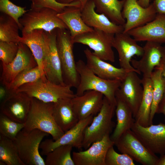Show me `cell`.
I'll list each match as a JSON object with an SVG mask.
<instances>
[{
	"label": "cell",
	"instance_id": "cell-1",
	"mask_svg": "<svg viewBox=\"0 0 165 165\" xmlns=\"http://www.w3.org/2000/svg\"><path fill=\"white\" fill-rule=\"evenodd\" d=\"M53 103H45L31 97L30 109L24 129H37L51 135L56 140L64 133L56 123L53 115Z\"/></svg>",
	"mask_w": 165,
	"mask_h": 165
},
{
	"label": "cell",
	"instance_id": "cell-2",
	"mask_svg": "<svg viewBox=\"0 0 165 165\" xmlns=\"http://www.w3.org/2000/svg\"><path fill=\"white\" fill-rule=\"evenodd\" d=\"M77 69L80 76L79 84L75 95H82L85 91L94 90L102 93L112 103L116 105V93L121 81L118 80H106L102 79L92 72L81 60L76 62Z\"/></svg>",
	"mask_w": 165,
	"mask_h": 165
},
{
	"label": "cell",
	"instance_id": "cell-3",
	"mask_svg": "<svg viewBox=\"0 0 165 165\" xmlns=\"http://www.w3.org/2000/svg\"><path fill=\"white\" fill-rule=\"evenodd\" d=\"M57 47L64 84L76 88L80 82L73 51L74 43L69 30L57 28Z\"/></svg>",
	"mask_w": 165,
	"mask_h": 165
},
{
	"label": "cell",
	"instance_id": "cell-4",
	"mask_svg": "<svg viewBox=\"0 0 165 165\" xmlns=\"http://www.w3.org/2000/svg\"><path fill=\"white\" fill-rule=\"evenodd\" d=\"M72 87L57 84L48 80L45 75L34 82L25 84L16 91L24 93L31 97L45 103H55L59 100L71 99L75 96Z\"/></svg>",
	"mask_w": 165,
	"mask_h": 165
},
{
	"label": "cell",
	"instance_id": "cell-5",
	"mask_svg": "<svg viewBox=\"0 0 165 165\" xmlns=\"http://www.w3.org/2000/svg\"><path fill=\"white\" fill-rule=\"evenodd\" d=\"M116 105L104 96L102 107L91 123L85 129L82 148H88L93 143L110 135L115 123L112 120L115 113Z\"/></svg>",
	"mask_w": 165,
	"mask_h": 165
},
{
	"label": "cell",
	"instance_id": "cell-6",
	"mask_svg": "<svg viewBox=\"0 0 165 165\" xmlns=\"http://www.w3.org/2000/svg\"><path fill=\"white\" fill-rule=\"evenodd\" d=\"M49 135L37 129L28 130L23 128L18 133L13 141L25 165H45L39 149L43 139Z\"/></svg>",
	"mask_w": 165,
	"mask_h": 165
},
{
	"label": "cell",
	"instance_id": "cell-7",
	"mask_svg": "<svg viewBox=\"0 0 165 165\" xmlns=\"http://www.w3.org/2000/svg\"><path fill=\"white\" fill-rule=\"evenodd\" d=\"M58 13L47 8L31 9L19 19L22 32H28L35 29L42 30L47 32L57 28L68 30L65 24L57 16Z\"/></svg>",
	"mask_w": 165,
	"mask_h": 165
},
{
	"label": "cell",
	"instance_id": "cell-8",
	"mask_svg": "<svg viewBox=\"0 0 165 165\" xmlns=\"http://www.w3.org/2000/svg\"><path fill=\"white\" fill-rule=\"evenodd\" d=\"M115 34L98 29L79 34L73 39V43L88 46L93 50V53L105 61H115V56L112 49Z\"/></svg>",
	"mask_w": 165,
	"mask_h": 165
},
{
	"label": "cell",
	"instance_id": "cell-9",
	"mask_svg": "<svg viewBox=\"0 0 165 165\" xmlns=\"http://www.w3.org/2000/svg\"><path fill=\"white\" fill-rule=\"evenodd\" d=\"M114 145L121 153L143 165H157L159 158L145 147L131 129L123 133Z\"/></svg>",
	"mask_w": 165,
	"mask_h": 165
},
{
	"label": "cell",
	"instance_id": "cell-10",
	"mask_svg": "<svg viewBox=\"0 0 165 165\" xmlns=\"http://www.w3.org/2000/svg\"><path fill=\"white\" fill-rule=\"evenodd\" d=\"M42 65L44 75L48 80L56 84L65 85L57 49L56 29L51 32L45 31Z\"/></svg>",
	"mask_w": 165,
	"mask_h": 165
},
{
	"label": "cell",
	"instance_id": "cell-11",
	"mask_svg": "<svg viewBox=\"0 0 165 165\" xmlns=\"http://www.w3.org/2000/svg\"><path fill=\"white\" fill-rule=\"evenodd\" d=\"M134 72H128L121 82L116 93V97L125 103L130 108L134 118L142 98L143 88L141 79Z\"/></svg>",
	"mask_w": 165,
	"mask_h": 165
},
{
	"label": "cell",
	"instance_id": "cell-12",
	"mask_svg": "<svg viewBox=\"0 0 165 165\" xmlns=\"http://www.w3.org/2000/svg\"><path fill=\"white\" fill-rule=\"evenodd\" d=\"M93 118V116H91L79 120L75 126L56 140L48 139L42 141L39 146L41 149V154L46 156L56 147L63 145H71L79 149L82 148L84 132Z\"/></svg>",
	"mask_w": 165,
	"mask_h": 165
},
{
	"label": "cell",
	"instance_id": "cell-13",
	"mask_svg": "<svg viewBox=\"0 0 165 165\" xmlns=\"http://www.w3.org/2000/svg\"><path fill=\"white\" fill-rule=\"evenodd\" d=\"M131 130L151 152L160 156L165 154V123L144 127L135 122Z\"/></svg>",
	"mask_w": 165,
	"mask_h": 165
},
{
	"label": "cell",
	"instance_id": "cell-14",
	"mask_svg": "<svg viewBox=\"0 0 165 165\" xmlns=\"http://www.w3.org/2000/svg\"><path fill=\"white\" fill-rule=\"evenodd\" d=\"M31 98L23 92H8L1 102V113L16 122L24 123L30 109Z\"/></svg>",
	"mask_w": 165,
	"mask_h": 165
},
{
	"label": "cell",
	"instance_id": "cell-15",
	"mask_svg": "<svg viewBox=\"0 0 165 165\" xmlns=\"http://www.w3.org/2000/svg\"><path fill=\"white\" fill-rule=\"evenodd\" d=\"M157 14L152 3L144 8L140 5L138 0H125L122 11L123 16L126 20L123 32L127 33L146 24L153 20Z\"/></svg>",
	"mask_w": 165,
	"mask_h": 165
},
{
	"label": "cell",
	"instance_id": "cell-16",
	"mask_svg": "<svg viewBox=\"0 0 165 165\" xmlns=\"http://www.w3.org/2000/svg\"><path fill=\"white\" fill-rule=\"evenodd\" d=\"M137 42L128 33L123 31L115 34L113 47L118 52L120 68L127 72H134L141 74L131 64L133 57L142 56L143 53V47L139 45Z\"/></svg>",
	"mask_w": 165,
	"mask_h": 165
},
{
	"label": "cell",
	"instance_id": "cell-17",
	"mask_svg": "<svg viewBox=\"0 0 165 165\" xmlns=\"http://www.w3.org/2000/svg\"><path fill=\"white\" fill-rule=\"evenodd\" d=\"M37 63L31 50L24 44L19 42L17 53L13 60L7 64H2L0 81L6 86L23 71L35 67Z\"/></svg>",
	"mask_w": 165,
	"mask_h": 165
},
{
	"label": "cell",
	"instance_id": "cell-18",
	"mask_svg": "<svg viewBox=\"0 0 165 165\" xmlns=\"http://www.w3.org/2000/svg\"><path fill=\"white\" fill-rule=\"evenodd\" d=\"M115 145L110 135L93 143L84 151L73 152L72 156L75 165H106L105 160L109 148Z\"/></svg>",
	"mask_w": 165,
	"mask_h": 165
},
{
	"label": "cell",
	"instance_id": "cell-19",
	"mask_svg": "<svg viewBox=\"0 0 165 165\" xmlns=\"http://www.w3.org/2000/svg\"><path fill=\"white\" fill-rule=\"evenodd\" d=\"M143 48L141 58L138 60L132 59L131 64L134 68L142 73L143 77L150 78L155 68L160 66L165 55V46L158 43L146 42Z\"/></svg>",
	"mask_w": 165,
	"mask_h": 165
},
{
	"label": "cell",
	"instance_id": "cell-20",
	"mask_svg": "<svg viewBox=\"0 0 165 165\" xmlns=\"http://www.w3.org/2000/svg\"><path fill=\"white\" fill-rule=\"evenodd\" d=\"M104 97L100 92L89 90L72 98V107L79 120L97 114L102 107Z\"/></svg>",
	"mask_w": 165,
	"mask_h": 165
},
{
	"label": "cell",
	"instance_id": "cell-21",
	"mask_svg": "<svg viewBox=\"0 0 165 165\" xmlns=\"http://www.w3.org/2000/svg\"><path fill=\"white\" fill-rule=\"evenodd\" d=\"M127 33L137 42L165 43V16L157 13L152 20Z\"/></svg>",
	"mask_w": 165,
	"mask_h": 165
},
{
	"label": "cell",
	"instance_id": "cell-22",
	"mask_svg": "<svg viewBox=\"0 0 165 165\" xmlns=\"http://www.w3.org/2000/svg\"><path fill=\"white\" fill-rule=\"evenodd\" d=\"M93 0H90L81 10L82 18L88 26L116 34L123 31V26L116 24L103 14L96 12Z\"/></svg>",
	"mask_w": 165,
	"mask_h": 165
},
{
	"label": "cell",
	"instance_id": "cell-23",
	"mask_svg": "<svg viewBox=\"0 0 165 165\" xmlns=\"http://www.w3.org/2000/svg\"><path fill=\"white\" fill-rule=\"evenodd\" d=\"M88 68L99 77L106 80H118L122 81L128 72L123 68L115 67L100 59L90 50H84Z\"/></svg>",
	"mask_w": 165,
	"mask_h": 165
},
{
	"label": "cell",
	"instance_id": "cell-24",
	"mask_svg": "<svg viewBox=\"0 0 165 165\" xmlns=\"http://www.w3.org/2000/svg\"><path fill=\"white\" fill-rule=\"evenodd\" d=\"M57 16L68 27L72 39L79 34L93 30L83 21L80 7L67 6Z\"/></svg>",
	"mask_w": 165,
	"mask_h": 165
},
{
	"label": "cell",
	"instance_id": "cell-25",
	"mask_svg": "<svg viewBox=\"0 0 165 165\" xmlns=\"http://www.w3.org/2000/svg\"><path fill=\"white\" fill-rule=\"evenodd\" d=\"M71 99L61 100L53 103V117L59 127L64 132L79 121L73 109Z\"/></svg>",
	"mask_w": 165,
	"mask_h": 165
},
{
	"label": "cell",
	"instance_id": "cell-26",
	"mask_svg": "<svg viewBox=\"0 0 165 165\" xmlns=\"http://www.w3.org/2000/svg\"><path fill=\"white\" fill-rule=\"evenodd\" d=\"M44 32V31L41 29H35L28 32H22L20 41V42L26 45L31 50L43 76L45 75L42 65Z\"/></svg>",
	"mask_w": 165,
	"mask_h": 165
},
{
	"label": "cell",
	"instance_id": "cell-27",
	"mask_svg": "<svg viewBox=\"0 0 165 165\" xmlns=\"http://www.w3.org/2000/svg\"><path fill=\"white\" fill-rule=\"evenodd\" d=\"M115 113L117 124L112 134L110 136L114 142L127 130L131 129L135 120L129 107L124 102L116 98Z\"/></svg>",
	"mask_w": 165,
	"mask_h": 165
},
{
	"label": "cell",
	"instance_id": "cell-28",
	"mask_svg": "<svg viewBox=\"0 0 165 165\" xmlns=\"http://www.w3.org/2000/svg\"><path fill=\"white\" fill-rule=\"evenodd\" d=\"M96 11L103 14L112 22L119 25L124 26L126 20L122 14L125 0H93Z\"/></svg>",
	"mask_w": 165,
	"mask_h": 165
},
{
	"label": "cell",
	"instance_id": "cell-29",
	"mask_svg": "<svg viewBox=\"0 0 165 165\" xmlns=\"http://www.w3.org/2000/svg\"><path fill=\"white\" fill-rule=\"evenodd\" d=\"M141 82L143 88L142 101L137 114L135 122L144 127L149 126L151 109L152 101V85L150 78L143 77Z\"/></svg>",
	"mask_w": 165,
	"mask_h": 165
},
{
	"label": "cell",
	"instance_id": "cell-30",
	"mask_svg": "<svg viewBox=\"0 0 165 165\" xmlns=\"http://www.w3.org/2000/svg\"><path fill=\"white\" fill-rule=\"evenodd\" d=\"M152 85V101L149 125L153 123L159 105L165 93V79L162 75L161 68L156 67L150 77Z\"/></svg>",
	"mask_w": 165,
	"mask_h": 165
},
{
	"label": "cell",
	"instance_id": "cell-31",
	"mask_svg": "<svg viewBox=\"0 0 165 165\" xmlns=\"http://www.w3.org/2000/svg\"><path fill=\"white\" fill-rule=\"evenodd\" d=\"M20 27L11 16L1 13L0 15V41L8 42H20Z\"/></svg>",
	"mask_w": 165,
	"mask_h": 165
},
{
	"label": "cell",
	"instance_id": "cell-32",
	"mask_svg": "<svg viewBox=\"0 0 165 165\" xmlns=\"http://www.w3.org/2000/svg\"><path fill=\"white\" fill-rule=\"evenodd\" d=\"M0 161L6 165H25L13 141L0 134Z\"/></svg>",
	"mask_w": 165,
	"mask_h": 165
},
{
	"label": "cell",
	"instance_id": "cell-33",
	"mask_svg": "<svg viewBox=\"0 0 165 165\" xmlns=\"http://www.w3.org/2000/svg\"><path fill=\"white\" fill-rule=\"evenodd\" d=\"M71 145L58 146L46 156L45 165H75L71 155Z\"/></svg>",
	"mask_w": 165,
	"mask_h": 165
},
{
	"label": "cell",
	"instance_id": "cell-34",
	"mask_svg": "<svg viewBox=\"0 0 165 165\" xmlns=\"http://www.w3.org/2000/svg\"><path fill=\"white\" fill-rule=\"evenodd\" d=\"M43 76L37 65L35 67L23 71L19 74L10 83L5 87L8 92L16 91L22 85L36 81Z\"/></svg>",
	"mask_w": 165,
	"mask_h": 165
},
{
	"label": "cell",
	"instance_id": "cell-35",
	"mask_svg": "<svg viewBox=\"0 0 165 165\" xmlns=\"http://www.w3.org/2000/svg\"><path fill=\"white\" fill-rule=\"evenodd\" d=\"M24 127V123L16 122L0 113V134L13 141Z\"/></svg>",
	"mask_w": 165,
	"mask_h": 165
},
{
	"label": "cell",
	"instance_id": "cell-36",
	"mask_svg": "<svg viewBox=\"0 0 165 165\" xmlns=\"http://www.w3.org/2000/svg\"><path fill=\"white\" fill-rule=\"evenodd\" d=\"M31 2V9H38L43 8H49L59 13L66 7L75 6L80 7V3L78 1L68 4H63L56 0H30Z\"/></svg>",
	"mask_w": 165,
	"mask_h": 165
},
{
	"label": "cell",
	"instance_id": "cell-37",
	"mask_svg": "<svg viewBox=\"0 0 165 165\" xmlns=\"http://www.w3.org/2000/svg\"><path fill=\"white\" fill-rule=\"evenodd\" d=\"M19 49V43L0 41V60L2 64H7L16 57Z\"/></svg>",
	"mask_w": 165,
	"mask_h": 165
},
{
	"label": "cell",
	"instance_id": "cell-38",
	"mask_svg": "<svg viewBox=\"0 0 165 165\" xmlns=\"http://www.w3.org/2000/svg\"><path fill=\"white\" fill-rule=\"evenodd\" d=\"M0 11L12 17L19 25L21 30L19 19L27 11L25 8L17 6L9 0H0Z\"/></svg>",
	"mask_w": 165,
	"mask_h": 165
},
{
	"label": "cell",
	"instance_id": "cell-39",
	"mask_svg": "<svg viewBox=\"0 0 165 165\" xmlns=\"http://www.w3.org/2000/svg\"><path fill=\"white\" fill-rule=\"evenodd\" d=\"M106 165H134V160L128 155L119 154L115 150L113 146L110 147L106 155Z\"/></svg>",
	"mask_w": 165,
	"mask_h": 165
},
{
	"label": "cell",
	"instance_id": "cell-40",
	"mask_svg": "<svg viewBox=\"0 0 165 165\" xmlns=\"http://www.w3.org/2000/svg\"><path fill=\"white\" fill-rule=\"evenodd\" d=\"M153 4L157 14L165 16V0H153Z\"/></svg>",
	"mask_w": 165,
	"mask_h": 165
},
{
	"label": "cell",
	"instance_id": "cell-41",
	"mask_svg": "<svg viewBox=\"0 0 165 165\" xmlns=\"http://www.w3.org/2000/svg\"><path fill=\"white\" fill-rule=\"evenodd\" d=\"M57 1L60 3L63 4H68L74 2H79L81 5V9L82 10L85 5L90 0H56Z\"/></svg>",
	"mask_w": 165,
	"mask_h": 165
},
{
	"label": "cell",
	"instance_id": "cell-42",
	"mask_svg": "<svg viewBox=\"0 0 165 165\" xmlns=\"http://www.w3.org/2000/svg\"><path fill=\"white\" fill-rule=\"evenodd\" d=\"M156 113H162L165 116V93L159 105Z\"/></svg>",
	"mask_w": 165,
	"mask_h": 165
},
{
	"label": "cell",
	"instance_id": "cell-43",
	"mask_svg": "<svg viewBox=\"0 0 165 165\" xmlns=\"http://www.w3.org/2000/svg\"><path fill=\"white\" fill-rule=\"evenodd\" d=\"M8 94V91L6 88L1 86L0 88V99L2 101L6 97Z\"/></svg>",
	"mask_w": 165,
	"mask_h": 165
},
{
	"label": "cell",
	"instance_id": "cell-44",
	"mask_svg": "<svg viewBox=\"0 0 165 165\" xmlns=\"http://www.w3.org/2000/svg\"><path fill=\"white\" fill-rule=\"evenodd\" d=\"M159 67L161 69L162 75L165 79V55L162 58Z\"/></svg>",
	"mask_w": 165,
	"mask_h": 165
},
{
	"label": "cell",
	"instance_id": "cell-45",
	"mask_svg": "<svg viewBox=\"0 0 165 165\" xmlns=\"http://www.w3.org/2000/svg\"><path fill=\"white\" fill-rule=\"evenodd\" d=\"M150 0H138V3L142 7L146 8L150 5Z\"/></svg>",
	"mask_w": 165,
	"mask_h": 165
},
{
	"label": "cell",
	"instance_id": "cell-46",
	"mask_svg": "<svg viewBox=\"0 0 165 165\" xmlns=\"http://www.w3.org/2000/svg\"><path fill=\"white\" fill-rule=\"evenodd\" d=\"M157 165H165V154L160 156Z\"/></svg>",
	"mask_w": 165,
	"mask_h": 165
},
{
	"label": "cell",
	"instance_id": "cell-47",
	"mask_svg": "<svg viewBox=\"0 0 165 165\" xmlns=\"http://www.w3.org/2000/svg\"><path fill=\"white\" fill-rule=\"evenodd\" d=\"M0 165H6L5 163L2 161H0Z\"/></svg>",
	"mask_w": 165,
	"mask_h": 165
}]
</instances>
